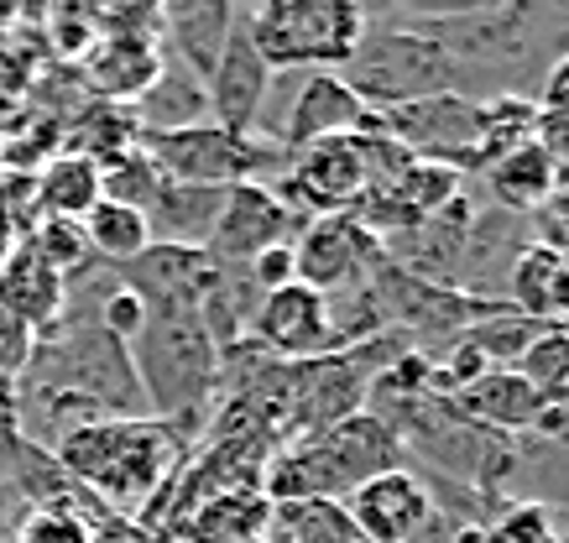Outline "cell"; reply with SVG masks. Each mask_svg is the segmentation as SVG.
Listing matches in <instances>:
<instances>
[{
	"instance_id": "cell-40",
	"label": "cell",
	"mask_w": 569,
	"mask_h": 543,
	"mask_svg": "<svg viewBox=\"0 0 569 543\" xmlns=\"http://www.w3.org/2000/svg\"><path fill=\"white\" fill-rule=\"evenodd\" d=\"M11 245H17V235H11V230L0 225V262H6V257H11Z\"/></svg>"
},
{
	"instance_id": "cell-10",
	"label": "cell",
	"mask_w": 569,
	"mask_h": 543,
	"mask_svg": "<svg viewBox=\"0 0 569 543\" xmlns=\"http://www.w3.org/2000/svg\"><path fill=\"white\" fill-rule=\"evenodd\" d=\"M381 262H387V251H381V241L356 214H313L293 241L298 282L313 288V293H325V299L340 293V288L366 282Z\"/></svg>"
},
{
	"instance_id": "cell-7",
	"label": "cell",
	"mask_w": 569,
	"mask_h": 543,
	"mask_svg": "<svg viewBox=\"0 0 569 543\" xmlns=\"http://www.w3.org/2000/svg\"><path fill=\"white\" fill-rule=\"evenodd\" d=\"M371 189H377V178H371V147H366L361 131L288 152V168H282V183H277V193L309 220L313 214H346Z\"/></svg>"
},
{
	"instance_id": "cell-9",
	"label": "cell",
	"mask_w": 569,
	"mask_h": 543,
	"mask_svg": "<svg viewBox=\"0 0 569 543\" xmlns=\"http://www.w3.org/2000/svg\"><path fill=\"white\" fill-rule=\"evenodd\" d=\"M366 125L397 141L408 158H433L470 173L476 168V125H481V105L466 94H433V100H413L397 110H366Z\"/></svg>"
},
{
	"instance_id": "cell-34",
	"label": "cell",
	"mask_w": 569,
	"mask_h": 543,
	"mask_svg": "<svg viewBox=\"0 0 569 543\" xmlns=\"http://www.w3.org/2000/svg\"><path fill=\"white\" fill-rule=\"evenodd\" d=\"M27 423H21V392L17 382H0V486L11 481L17 460L27 455Z\"/></svg>"
},
{
	"instance_id": "cell-21",
	"label": "cell",
	"mask_w": 569,
	"mask_h": 543,
	"mask_svg": "<svg viewBox=\"0 0 569 543\" xmlns=\"http://www.w3.org/2000/svg\"><path fill=\"white\" fill-rule=\"evenodd\" d=\"M481 183H486V193H491V204H497V210L522 214V220H528L543 199L559 193L565 168H559L538 141H528V147H518V152L497 158L491 168H481Z\"/></svg>"
},
{
	"instance_id": "cell-5",
	"label": "cell",
	"mask_w": 569,
	"mask_h": 543,
	"mask_svg": "<svg viewBox=\"0 0 569 543\" xmlns=\"http://www.w3.org/2000/svg\"><path fill=\"white\" fill-rule=\"evenodd\" d=\"M366 110H397L413 100H433V94H466V73L455 69V58L418 27H366L361 48L350 53L340 69ZM470 100V94H466Z\"/></svg>"
},
{
	"instance_id": "cell-42",
	"label": "cell",
	"mask_w": 569,
	"mask_h": 543,
	"mask_svg": "<svg viewBox=\"0 0 569 543\" xmlns=\"http://www.w3.org/2000/svg\"><path fill=\"white\" fill-rule=\"evenodd\" d=\"M559 408H569V398H565V403H559Z\"/></svg>"
},
{
	"instance_id": "cell-11",
	"label": "cell",
	"mask_w": 569,
	"mask_h": 543,
	"mask_svg": "<svg viewBox=\"0 0 569 543\" xmlns=\"http://www.w3.org/2000/svg\"><path fill=\"white\" fill-rule=\"evenodd\" d=\"M251 340H257L272 361H282V366L340 355V334H335L325 293H313L303 282H288V288H277V293H261L257 319H251Z\"/></svg>"
},
{
	"instance_id": "cell-38",
	"label": "cell",
	"mask_w": 569,
	"mask_h": 543,
	"mask_svg": "<svg viewBox=\"0 0 569 543\" xmlns=\"http://www.w3.org/2000/svg\"><path fill=\"white\" fill-rule=\"evenodd\" d=\"M89 539H94V543H168V539H157L147 523H137V517H121V512H104L100 523L89 527Z\"/></svg>"
},
{
	"instance_id": "cell-17",
	"label": "cell",
	"mask_w": 569,
	"mask_h": 543,
	"mask_svg": "<svg viewBox=\"0 0 569 543\" xmlns=\"http://www.w3.org/2000/svg\"><path fill=\"white\" fill-rule=\"evenodd\" d=\"M449 408H455V419L476 423V429H486V434L518 439L538 423L543 398L522 382L518 371H486L476 386H466L460 398H449Z\"/></svg>"
},
{
	"instance_id": "cell-12",
	"label": "cell",
	"mask_w": 569,
	"mask_h": 543,
	"mask_svg": "<svg viewBox=\"0 0 569 543\" xmlns=\"http://www.w3.org/2000/svg\"><path fill=\"white\" fill-rule=\"evenodd\" d=\"M346 512L366 543H418L439 517V502L429 491V475L397 465V471H381L350 491Z\"/></svg>"
},
{
	"instance_id": "cell-24",
	"label": "cell",
	"mask_w": 569,
	"mask_h": 543,
	"mask_svg": "<svg viewBox=\"0 0 569 543\" xmlns=\"http://www.w3.org/2000/svg\"><path fill=\"white\" fill-rule=\"evenodd\" d=\"M261 543H366V539L361 527L350 523L346 502L298 496V502H272Z\"/></svg>"
},
{
	"instance_id": "cell-16",
	"label": "cell",
	"mask_w": 569,
	"mask_h": 543,
	"mask_svg": "<svg viewBox=\"0 0 569 543\" xmlns=\"http://www.w3.org/2000/svg\"><path fill=\"white\" fill-rule=\"evenodd\" d=\"M236 11L224 6V0H173V6H162V53L178 58L193 79H209L214 63H220L224 42L236 32Z\"/></svg>"
},
{
	"instance_id": "cell-20",
	"label": "cell",
	"mask_w": 569,
	"mask_h": 543,
	"mask_svg": "<svg viewBox=\"0 0 569 543\" xmlns=\"http://www.w3.org/2000/svg\"><path fill=\"white\" fill-rule=\"evenodd\" d=\"M507 309H518L533 324H569V262L543 245H522L512 272H507Z\"/></svg>"
},
{
	"instance_id": "cell-39",
	"label": "cell",
	"mask_w": 569,
	"mask_h": 543,
	"mask_svg": "<svg viewBox=\"0 0 569 543\" xmlns=\"http://www.w3.org/2000/svg\"><path fill=\"white\" fill-rule=\"evenodd\" d=\"M27 523V502H21L11 486H0V543L17 539V527Z\"/></svg>"
},
{
	"instance_id": "cell-29",
	"label": "cell",
	"mask_w": 569,
	"mask_h": 543,
	"mask_svg": "<svg viewBox=\"0 0 569 543\" xmlns=\"http://www.w3.org/2000/svg\"><path fill=\"white\" fill-rule=\"evenodd\" d=\"M543 330H549V324H533V319H522L518 309L497 303V309H486V314L476 319L460 340H466V345H476V351H481V361L491 371H518V361L528 355V345H533Z\"/></svg>"
},
{
	"instance_id": "cell-19",
	"label": "cell",
	"mask_w": 569,
	"mask_h": 543,
	"mask_svg": "<svg viewBox=\"0 0 569 543\" xmlns=\"http://www.w3.org/2000/svg\"><path fill=\"white\" fill-rule=\"evenodd\" d=\"M131 121H137L141 137H173V131H189V125H204L209 121V94H204V79H193L178 58L162 53V69L141 100L131 105Z\"/></svg>"
},
{
	"instance_id": "cell-36",
	"label": "cell",
	"mask_w": 569,
	"mask_h": 543,
	"mask_svg": "<svg viewBox=\"0 0 569 543\" xmlns=\"http://www.w3.org/2000/svg\"><path fill=\"white\" fill-rule=\"evenodd\" d=\"M246 278L257 293H277V288H288L298 282V267H293V245H272V251H261L257 262L246 267Z\"/></svg>"
},
{
	"instance_id": "cell-26",
	"label": "cell",
	"mask_w": 569,
	"mask_h": 543,
	"mask_svg": "<svg viewBox=\"0 0 569 543\" xmlns=\"http://www.w3.org/2000/svg\"><path fill=\"white\" fill-rule=\"evenodd\" d=\"M79 225H84V241H89V251H94V262L116 267V272H126V267L137 262V257H147V245H152L147 214L131 210V204H116V199H100Z\"/></svg>"
},
{
	"instance_id": "cell-18",
	"label": "cell",
	"mask_w": 569,
	"mask_h": 543,
	"mask_svg": "<svg viewBox=\"0 0 569 543\" xmlns=\"http://www.w3.org/2000/svg\"><path fill=\"white\" fill-rule=\"evenodd\" d=\"M162 69V42L157 37H100L84 58L89 89L104 105H137L141 89Z\"/></svg>"
},
{
	"instance_id": "cell-8",
	"label": "cell",
	"mask_w": 569,
	"mask_h": 543,
	"mask_svg": "<svg viewBox=\"0 0 569 543\" xmlns=\"http://www.w3.org/2000/svg\"><path fill=\"white\" fill-rule=\"evenodd\" d=\"M309 225V214L293 210L272 183H236L224 189L214 230L204 241V257L220 267H251L272 245H293L298 230Z\"/></svg>"
},
{
	"instance_id": "cell-37",
	"label": "cell",
	"mask_w": 569,
	"mask_h": 543,
	"mask_svg": "<svg viewBox=\"0 0 569 543\" xmlns=\"http://www.w3.org/2000/svg\"><path fill=\"white\" fill-rule=\"evenodd\" d=\"M538 105V115H569V53H559L543 69V79L533 84V94H528Z\"/></svg>"
},
{
	"instance_id": "cell-35",
	"label": "cell",
	"mask_w": 569,
	"mask_h": 543,
	"mask_svg": "<svg viewBox=\"0 0 569 543\" xmlns=\"http://www.w3.org/2000/svg\"><path fill=\"white\" fill-rule=\"evenodd\" d=\"M32 351H37V334L0 309V382H21V371L32 366Z\"/></svg>"
},
{
	"instance_id": "cell-31",
	"label": "cell",
	"mask_w": 569,
	"mask_h": 543,
	"mask_svg": "<svg viewBox=\"0 0 569 543\" xmlns=\"http://www.w3.org/2000/svg\"><path fill=\"white\" fill-rule=\"evenodd\" d=\"M27 245H32L63 282H79L89 267H94V251H89L79 220H37V225L27 230Z\"/></svg>"
},
{
	"instance_id": "cell-14",
	"label": "cell",
	"mask_w": 569,
	"mask_h": 543,
	"mask_svg": "<svg viewBox=\"0 0 569 543\" xmlns=\"http://www.w3.org/2000/svg\"><path fill=\"white\" fill-rule=\"evenodd\" d=\"M267 89H272V69L261 63V53L251 48V37H246L241 21H236L220 63H214V73L204 79L209 121L224 125V131H236V137L261 131V100H267Z\"/></svg>"
},
{
	"instance_id": "cell-4",
	"label": "cell",
	"mask_w": 569,
	"mask_h": 543,
	"mask_svg": "<svg viewBox=\"0 0 569 543\" xmlns=\"http://www.w3.org/2000/svg\"><path fill=\"white\" fill-rule=\"evenodd\" d=\"M371 11L350 0H261L241 17V32L272 73H340L361 48Z\"/></svg>"
},
{
	"instance_id": "cell-30",
	"label": "cell",
	"mask_w": 569,
	"mask_h": 543,
	"mask_svg": "<svg viewBox=\"0 0 569 543\" xmlns=\"http://www.w3.org/2000/svg\"><path fill=\"white\" fill-rule=\"evenodd\" d=\"M162 168H157L141 147H131V152H121V158L100 162V193L104 199H116V204H131V210H152L157 193H162Z\"/></svg>"
},
{
	"instance_id": "cell-41",
	"label": "cell",
	"mask_w": 569,
	"mask_h": 543,
	"mask_svg": "<svg viewBox=\"0 0 569 543\" xmlns=\"http://www.w3.org/2000/svg\"><path fill=\"white\" fill-rule=\"evenodd\" d=\"M559 543H569V527H565V533H559Z\"/></svg>"
},
{
	"instance_id": "cell-32",
	"label": "cell",
	"mask_w": 569,
	"mask_h": 543,
	"mask_svg": "<svg viewBox=\"0 0 569 543\" xmlns=\"http://www.w3.org/2000/svg\"><path fill=\"white\" fill-rule=\"evenodd\" d=\"M518 376L533 386L543 403H565L569 398V334L559 324H549L528 345V355L518 361Z\"/></svg>"
},
{
	"instance_id": "cell-23",
	"label": "cell",
	"mask_w": 569,
	"mask_h": 543,
	"mask_svg": "<svg viewBox=\"0 0 569 543\" xmlns=\"http://www.w3.org/2000/svg\"><path fill=\"white\" fill-rule=\"evenodd\" d=\"M37 214L42 220H84L100 204V162L79 158V152H52L32 173Z\"/></svg>"
},
{
	"instance_id": "cell-2",
	"label": "cell",
	"mask_w": 569,
	"mask_h": 543,
	"mask_svg": "<svg viewBox=\"0 0 569 543\" xmlns=\"http://www.w3.org/2000/svg\"><path fill=\"white\" fill-rule=\"evenodd\" d=\"M141 382L147 413L173 423L178 434H199L209 408L220 403V345L193 314H147L141 334L126 345Z\"/></svg>"
},
{
	"instance_id": "cell-25",
	"label": "cell",
	"mask_w": 569,
	"mask_h": 543,
	"mask_svg": "<svg viewBox=\"0 0 569 543\" xmlns=\"http://www.w3.org/2000/svg\"><path fill=\"white\" fill-rule=\"evenodd\" d=\"M267 512H272V502L261 491H224V496H204L189 512L183 533L193 543H261Z\"/></svg>"
},
{
	"instance_id": "cell-1",
	"label": "cell",
	"mask_w": 569,
	"mask_h": 543,
	"mask_svg": "<svg viewBox=\"0 0 569 543\" xmlns=\"http://www.w3.org/2000/svg\"><path fill=\"white\" fill-rule=\"evenodd\" d=\"M189 434H178L173 423L162 419H100L69 429L48 455L94 502L131 517V512L152 507L157 491L178 475V465L189 460Z\"/></svg>"
},
{
	"instance_id": "cell-33",
	"label": "cell",
	"mask_w": 569,
	"mask_h": 543,
	"mask_svg": "<svg viewBox=\"0 0 569 543\" xmlns=\"http://www.w3.org/2000/svg\"><path fill=\"white\" fill-rule=\"evenodd\" d=\"M528 235H533V245H543V251H553V257L569 262V178L559 183L553 199H543V204L528 214Z\"/></svg>"
},
{
	"instance_id": "cell-13",
	"label": "cell",
	"mask_w": 569,
	"mask_h": 543,
	"mask_svg": "<svg viewBox=\"0 0 569 543\" xmlns=\"http://www.w3.org/2000/svg\"><path fill=\"white\" fill-rule=\"evenodd\" d=\"M361 121H366L361 94H356L340 73H303V79H298L293 105H288V115H282V125L261 131V137H272L282 152H303V147H313V141L361 131Z\"/></svg>"
},
{
	"instance_id": "cell-22",
	"label": "cell",
	"mask_w": 569,
	"mask_h": 543,
	"mask_svg": "<svg viewBox=\"0 0 569 543\" xmlns=\"http://www.w3.org/2000/svg\"><path fill=\"white\" fill-rule=\"evenodd\" d=\"M220 199H224V189L162 183L157 204L147 210L152 245H189V251H204L209 230H214V214H220Z\"/></svg>"
},
{
	"instance_id": "cell-28",
	"label": "cell",
	"mask_w": 569,
	"mask_h": 543,
	"mask_svg": "<svg viewBox=\"0 0 569 543\" xmlns=\"http://www.w3.org/2000/svg\"><path fill=\"white\" fill-rule=\"evenodd\" d=\"M387 189H392V199L413 214V220H433V214H445L455 199H466V173L449 168V162H433V158H408V168H402Z\"/></svg>"
},
{
	"instance_id": "cell-3",
	"label": "cell",
	"mask_w": 569,
	"mask_h": 543,
	"mask_svg": "<svg viewBox=\"0 0 569 543\" xmlns=\"http://www.w3.org/2000/svg\"><path fill=\"white\" fill-rule=\"evenodd\" d=\"M397 465H402L397 434L371 413H356L335 429L288 439L261 471V496L267 502H298V496L346 502L356 486H366L381 471H397Z\"/></svg>"
},
{
	"instance_id": "cell-15",
	"label": "cell",
	"mask_w": 569,
	"mask_h": 543,
	"mask_svg": "<svg viewBox=\"0 0 569 543\" xmlns=\"http://www.w3.org/2000/svg\"><path fill=\"white\" fill-rule=\"evenodd\" d=\"M0 309L21 319L37 340H48L69 319V282L58 278L27 241H17L11 257L0 262Z\"/></svg>"
},
{
	"instance_id": "cell-6",
	"label": "cell",
	"mask_w": 569,
	"mask_h": 543,
	"mask_svg": "<svg viewBox=\"0 0 569 543\" xmlns=\"http://www.w3.org/2000/svg\"><path fill=\"white\" fill-rule=\"evenodd\" d=\"M141 152L162 168L168 183H193V189H236V183H261V173L288 168V152L272 137H236L224 125L204 121L173 137H141Z\"/></svg>"
},
{
	"instance_id": "cell-27",
	"label": "cell",
	"mask_w": 569,
	"mask_h": 543,
	"mask_svg": "<svg viewBox=\"0 0 569 543\" xmlns=\"http://www.w3.org/2000/svg\"><path fill=\"white\" fill-rule=\"evenodd\" d=\"M538 141V105L528 94H497V100H481V125H476V173L491 168L497 158L518 152Z\"/></svg>"
}]
</instances>
